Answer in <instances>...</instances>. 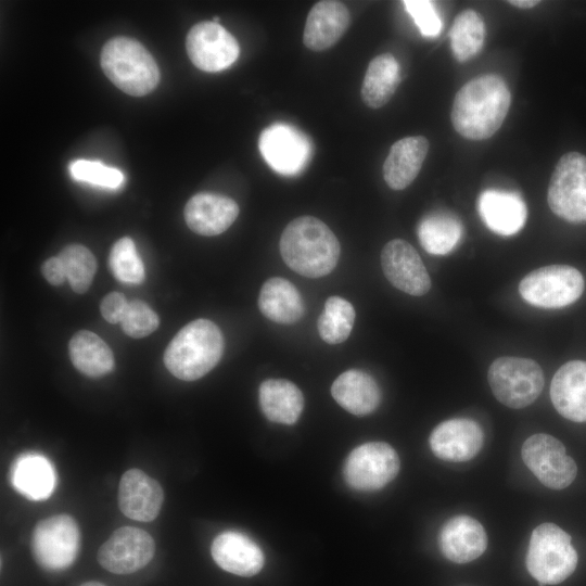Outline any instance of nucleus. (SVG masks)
I'll return each instance as SVG.
<instances>
[{"mask_svg":"<svg viewBox=\"0 0 586 586\" xmlns=\"http://www.w3.org/2000/svg\"><path fill=\"white\" fill-rule=\"evenodd\" d=\"M510 104L511 94L505 80L495 74L481 75L457 91L450 119L463 138L485 140L500 128Z\"/></svg>","mask_w":586,"mask_h":586,"instance_id":"nucleus-1","label":"nucleus"},{"mask_svg":"<svg viewBox=\"0 0 586 586\" xmlns=\"http://www.w3.org/2000/svg\"><path fill=\"white\" fill-rule=\"evenodd\" d=\"M340 243L320 219L301 216L290 221L280 238V253L295 272L308 278L329 275L340 257Z\"/></svg>","mask_w":586,"mask_h":586,"instance_id":"nucleus-2","label":"nucleus"},{"mask_svg":"<svg viewBox=\"0 0 586 586\" xmlns=\"http://www.w3.org/2000/svg\"><path fill=\"white\" fill-rule=\"evenodd\" d=\"M224 336L208 319L186 324L169 342L164 353L167 370L183 381H194L208 373L220 360Z\"/></svg>","mask_w":586,"mask_h":586,"instance_id":"nucleus-3","label":"nucleus"},{"mask_svg":"<svg viewBox=\"0 0 586 586\" xmlns=\"http://www.w3.org/2000/svg\"><path fill=\"white\" fill-rule=\"evenodd\" d=\"M101 67L117 88L135 97L150 93L160 81V71L151 53L128 37L112 38L103 46Z\"/></svg>","mask_w":586,"mask_h":586,"instance_id":"nucleus-4","label":"nucleus"},{"mask_svg":"<svg viewBox=\"0 0 586 586\" xmlns=\"http://www.w3.org/2000/svg\"><path fill=\"white\" fill-rule=\"evenodd\" d=\"M577 552L571 536L553 523H543L532 532L526 569L540 586L556 585L576 569Z\"/></svg>","mask_w":586,"mask_h":586,"instance_id":"nucleus-5","label":"nucleus"},{"mask_svg":"<svg viewBox=\"0 0 586 586\" xmlns=\"http://www.w3.org/2000/svg\"><path fill=\"white\" fill-rule=\"evenodd\" d=\"M487 380L497 400L514 409L534 403L545 384L544 372L536 361L510 356L492 362Z\"/></svg>","mask_w":586,"mask_h":586,"instance_id":"nucleus-6","label":"nucleus"},{"mask_svg":"<svg viewBox=\"0 0 586 586\" xmlns=\"http://www.w3.org/2000/svg\"><path fill=\"white\" fill-rule=\"evenodd\" d=\"M547 202L558 217L574 224L586 221V156L569 152L558 161L547 191Z\"/></svg>","mask_w":586,"mask_h":586,"instance_id":"nucleus-7","label":"nucleus"},{"mask_svg":"<svg viewBox=\"0 0 586 586\" xmlns=\"http://www.w3.org/2000/svg\"><path fill=\"white\" fill-rule=\"evenodd\" d=\"M584 286V278L576 268L550 265L527 273L519 284V292L526 303L551 309L576 302Z\"/></svg>","mask_w":586,"mask_h":586,"instance_id":"nucleus-8","label":"nucleus"},{"mask_svg":"<svg viewBox=\"0 0 586 586\" xmlns=\"http://www.w3.org/2000/svg\"><path fill=\"white\" fill-rule=\"evenodd\" d=\"M80 545L79 527L68 514H55L38 522L30 547L36 562L49 571L67 569L75 561Z\"/></svg>","mask_w":586,"mask_h":586,"instance_id":"nucleus-9","label":"nucleus"},{"mask_svg":"<svg viewBox=\"0 0 586 586\" xmlns=\"http://www.w3.org/2000/svg\"><path fill=\"white\" fill-rule=\"evenodd\" d=\"M521 457L538 481L551 489H563L575 480V461L566 455L564 445L549 434L530 436L522 445Z\"/></svg>","mask_w":586,"mask_h":586,"instance_id":"nucleus-10","label":"nucleus"},{"mask_svg":"<svg viewBox=\"0 0 586 586\" xmlns=\"http://www.w3.org/2000/svg\"><path fill=\"white\" fill-rule=\"evenodd\" d=\"M399 458L383 442L365 443L351 451L344 464L346 483L357 491H377L395 479Z\"/></svg>","mask_w":586,"mask_h":586,"instance_id":"nucleus-11","label":"nucleus"},{"mask_svg":"<svg viewBox=\"0 0 586 586\" xmlns=\"http://www.w3.org/2000/svg\"><path fill=\"white\" fill-rule=\"evenodd\" d=\"M187 53L198 68L215 73L228 68L240 53L237 39L215 22H200L186 39Z\"/></svg>","mask_w":586,"mask_h":586,"instance_id":"nucleus-12","label":"nucleus"},{"mask_svg":"<svg viewBox=\"0 0 586 586\" xmlns=\"http://www.w3.org/2000/svg\"><path fill=\"white\" fill-rule=\"evenodd\" d=\"M155 552V543L145 531L123 526L115 530L98 550L102 568L114 574H130L144 568Z\"/></svg>","mask_w":586,"mask_h":586,"instance_id":"nucleus-13","label":"nucleus"},{"mask_svg":"<svg viewBox=\"0 0 586 586\" xmlns=\"http://www.w3.org/2000/svg\"><path fill=\"white\" fill-rule=\"evenodd\" d=\"M258 148L267 164L282 175L300 173L311 155L309 139L286 124H273L265 128L258 139Z\"/></svg>","mask_w":586,"mask_h":586,"instance_id":"nucleus-14","label":"nucleus"},{"mask_svg":"<svg viewBox=\"0 0 586 586\" xmlns=\"http://www.w3.org/2000/svg\"><path fill=\"white\" fill-rule=\"evenodd\" d=\"M381 266L390 283L407 294L421 296L431 289V279L420 255L405 240L394 239L384 245Z\"/></svg>","mask_w":586,"mask_h":586,"instance_id":"nucleus-15","label":"nucleus"},{"mask_svg":"<svg viewBox=\"0 0 586 586\" xmlns=\"http://www.w3.org/2000/svg\"><path fill=\"white\" fill-rule=\"evenodd\" d=\"M432 453L451 462L468 461L475 457L484 443L481 425L468 418H455L437 424L429 438Z\"/></svg>","mask_w":586,"mask_h":586,"instance_id":"nucleus-16","label":"nucleus"},{"mask_svg":"<svg viewBox=\"0 0 586 586\" xmlns=\"http://www.w3.org/2000/svg\"><path fill=\"white\" fill-rule=\"evenodd\" d=\"M118 507L128 518L153 521L160 513L164 492L160 483L140 469L126 471L118 485Z\"/></svg>","mask_w":586,"mask_h":586,"instance_id":"nucleus-17","label":"nucleus"},{"mask_svg":"<svg viewBox=\"0 0 586 586\" xmlns=\"http://www.w3.org/2000/svg\"><path fill=\"white\" fill-rule=\"evenodd\" d=\"M239 206L232 199L213 192L194 194L184 206V220L195 233L206 237L225 232L237 219Z\"/></svg>","mask_w":586,"mask_h":586,"instance_id":"nucleus-18","label":"nucleus"},{"mask_svg":"<svg viewBox=\"0 0 586 586\" xmlns=\"http://www.w3.org/2000/svg\"><path fill=\"white\" fill-rule=\"evenodd\" d=\"M211 552L222 570L239 575L253 576L264 566L265 558L259 546L246 535L226 531L215 537Z\"/></svg>","mask_w":586,"mask_h":586,"instance_id":"nucleus-19","label":"nucleus"},{"mask_svg":"<svg viewBox=\"0 0 586 586\" xmlns=\"http://www.w3.org/2000/svg\"><path fill=\"white\" fill-rule=\"evenodd\" d=\"M550 398L556 410L574 422H586V361L571 360L555 373Z\"/></svg>","mask_w":586,"mask_h":586,"instance_id":"nucleus-20","label":"nucleus"},{"mask_svg":"<svg viewBox=\"0 0 586 586\" xmlns=\"http://www.w3.org/2000/svg\"><path fill=\"white\" fill-rule=\"evenodd\" d=\"M440 549L455 563H468L479 558L487 546V536L482 524L469 517L449 519L438 535Z\"/></svg>","mask_w":586,"mask_h":586,"instance_id":"nucleus-21","label":"nucleus"},{"mask_svg":"<svg viewBox=\"0 0 586 586\" xmlns=\"http://www.w3.org/2000/svg\"><path fill=\"white\" fill-rule=\"evenodd\" d=\"M349 23V11L344 3L319 1L307 15L303 42L313 51L327 50L342 38Z\"/></svg>","mask_w":586,"mask_h":586,"instance_id":"nucleus-22","label":"nucleus"},{"mask_svg":"<svg viewBox=\"0 0 586 586\" xmlns=\"http://www.w3.org/2000/svg\"><path fill=\"white\" fill-rule=\"evenodd\" d=\"M477 212L485 226L500 235L519 232L527 218L522 198L513 192L485 190L477 199Z\"/></svg>","mask_w":586,"mask_h":586,"instance_id":"nucleus-23","label":"nucleus"},{"mask_svg":"<svg viewBox=\"0 0 586 586\" xmlns=\"http://www.w3.org/2000/svg\"><path fill=\"white\" fill-rule=\"evenodd\" d=\"M429 145L423 136L405 137L393 143L383 164V177L391 189L403 190L416 179Z\"/></svg>","mask_w":586,"mask_h":586,"instance_id":"nucleus-24","label":"nucleus"},{"mask_svg":"<svg viewBox=\"0 0 586 586\" xmlns=\"http://www.w3.org/2000/svg\"><path fill=\"white\" fill-rule=\"evenodd\" d=\"M331 394L341 407L356 416L373 412L381 402V391L375 380L358 369L341 373L332 383Z\"/></svg>","mask_w":586,"mask_h":586,"instance_id":"nucleus-25","label":"nucleus"},{"mask_svg":"<svg viewBox=\"0 0 586 586\" xmlns=\"http://www.w3.org/2000/svg\"><path fill=\"white\" fill-rule=\"evenodd\" d=\"M55 472L51 462L38 454L18 457L11 469L13 487L30 500H44L55 487Z\"/></svg>","mask_w":586,"mask_h":586,"instance_id":"nucleus-26","label":"nucleus"},{"mask_svg":"<svg viewBox=\"0 0 586 586\" xmlns=\"http://www.w3.org/2000/svg\"><path fill=\"white\" fill-rule=\"evenodd\" d=\"M258 399L265 417L276 423H295L304 407L301 390L284 379L265 380L258 391Z\"/></svg>","mask_w":586,"mask_h":586,"instance_id":"nucleus-27","label":"nucleus"},{"mask_svg":"<svg viewBox=\"0 0 586 586\" xmlns=\"http://www.w3.org/2000/svg\"><path fill=\"white\" fill-rule=\"evenodd\" d=\"M262 314L271 321L291 324L304 315V302L297 289L286 279L273 277L262 286L258 296Z\"/></svg>","mask_w":586,"mask_h":586,"instance_id":"nucleus-28","label":"nucleus"},{"mask_svg":"<svg viewBox=\"0 0 586 586\" xmlns=\"http://www.w3.org/2000/svg\"><path fill=\"white\" fill-rule=\"evenodd\" d=\"M72 364L82 374L99 378L114 368V356L109 345L95 333L81 330L76 332L69 343Z\"/></svg>","mask_w":586,"mask_h":586,"instance_id":"nucleus-29","label":"nucleus"},{"mask_svg":"<svg viewBox=\"0 0 586 586\" xmlns=\"http://www.w3.org/2000/svg\"><path fill=\"white\" fill-rule=\"evenodd\" d=\"M399 64L391 53H383L368 65L362 86L361 99L371 109H379L385 105L393 97L398 84Z\"/></svg>","mask_w":586,"mask_h":586,"instance_id":"nucleus-30","label":"nucleus"},{"mask_svg":"<svg viewBox=\"0 0 586 586\" xmlns=\"http://www.w3.org/2000/svg\"><path fill=\"white\" fill-rule=\"evenodd\" d=\"M417 234L421 246L428 253L446 255L459 243L462 225L453 213L436 211L425 215L420 220Z\"/></svg>","mask_w":586,"mask_h":586,"instance_id":"nucleus-31","label":"nucleus"},{"mask_svg":"<svg viewBox=\"0 0 586 586\" xmlns=\"http://www.w3.org/2000/svg\"><path fill=\"white\" fill-rule=\"evenodd\" d=\"M485 24L482 16L473 10L461 11L454 20L449 40L455 59L466 62L475 56L483 48Z\"/></svg>","mask_w":586,"mask_h":586,"instance_id":"nucleus-32","label":"nucleus"},{"mask_svg":"<svg viewBox=\"0 0 586 586\" xmlns=\"http://www.w3.org/2000/svg\"><path fill=\"white\" fill-rule=\"evenodd\" d=\"M354 321L353 305L343 297L330 296L317 320L319 335L329 344H340L349 336Z\"/></svg>","mask_w":586,"mask_h":586,"instance_id":"nucleus-33","label":"nucleus"},{"mask_svg":"<svg viewBox=\"0 0 586 586\" xmlns=\"http://www.w3.org/2000/svg\"><path fill=\"white\" fill-rule=\"evenodd\" d=\"M66 278L76 293H85L90 288L97 270V260L89 249L81 244L66 245L60 253Z\"/></svg>","mask_w":586,"mask_h":586,"instance_id":"nucleus-34","label":"nucleus"},{"mask_svg":"<svg viewBox=\"0 0 586 586\" xmlns=\"http://www.w3.org/2000/svg\"><path fill=\"white\" fill-rule=\"evenodd\" d=\"M109 267L113 276L126 284H139L144 280V265L129 237L117 240L109 255Z\"/></svg>","mask_w":586,"mask_h":586,"instance_id":"nucleus-35","label":"nucleus"},{"mask_svg":"<svg viewBox=\"0 0 586 586\" xmlns=\"http://www.w3.org/2000/svg\"><path fill=\"white\" fill-rule=\"evenodd\" d=\"M68 169L75 180L102 188L116 189L124 182L120 170L97 161L76 160L69 164Z\"/></svg>","mask_w":586,"mask_h":586,"instance_id":"nucleus-36","label":"nucleus"},{"mask_svg":"<svg viewBox=\"0 0 586 586\" xmlns=\"http://www.w3.org/2000/svg\"><path fill=\"white\" fill-rule=\"evenodd\" d=\"M123 331L130 337L141 339L150 335L160 326L156 313L143 301L133 300L128 307L123 321Z\"/></svg>","mask_w":586,"mask_h":586,"instance_id":"nucleus-37","label":"nucleus"},{"mask_svg":"<svg viewBox=\"0 0 586 586\" xmlns=\"http://www.w3.org/2000/svg\"><path fill=\"white\" fill-rule=\"evenodd\" d=\"M403 3L423 36L435 37L440 34L443 23L432 1L406 0Z\"/></svg>","mask_w":586,"mask_h":586,"instance_id":"nucleus-38","label":"nucleus"},{"mask_svg":"<svg viewBox=\"0 0 586 586\" xmlns=\"http://www.w3.org/2000/svg\"><path fill=\"white\" fill-rule=\"evenodd\" d=\"M128 303L123 293L111 292L101 301V315L110 323H120L125 317Z\"/></svg>","mask_w":586,"mask_h":586,"instance_id":"nucleus-39","label":"nucleus"},{"mask_svg":"<svg viewBox=\"0 0 586 586\" xmlns=\"http://www.w3.org/2000/svg\"><path fill=\"white\" fill-rule=\"evenodd\" d=\"M40 269L44 279L52 285H61L67 279L63 263L59 256L44 260Z\"/></svg>","mask_w":586,"mask_h":586,"instance_id":"nucleus-40","label":"nucleus"},{"mask_svg":"<svg viewBox=\"0 0 586 586\" xmlns=\"http://www.w3.org/2000/svg\"><path fill=\"white\" fill-rule=\"evenodd\" d=\"M509 4L520 9H531L539 3L538 0H510Z\"/></svg>","mask_w":586,"mask_h":586,"instance_id":"nucleus-41","label":"nucleus"},{"mask_svg":"<svg viewBox=\"0 0 586 586\" xmlns=\"http://www.w3.org/2000/svg\"><path fill=\"white\" fill-rule=\"evenodd\" d=\"M80 586H106L102 583H99V582H95V581H89V582H86L84 584H81Z\"/></svg>","mask_w":586,"mask_h":586,"instance_id":"nucleus-42","label":"nucleus"}]
</instances>
